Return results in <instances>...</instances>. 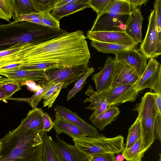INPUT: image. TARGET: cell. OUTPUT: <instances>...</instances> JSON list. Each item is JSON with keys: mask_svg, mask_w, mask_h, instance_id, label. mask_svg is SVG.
<instances>
[{"mask_svg": "<svg viewBox=\"0 0 161 161\" xmlns=\"http://www.w3.org/2000/svg\"><path fill=\"white\" fill-rule=\"evenodd\" d=\"M23 50L21 66L39 63L42 70L88 64L91 58L86 37L80 30L39 43H25Z\"/></svg>", "mask_w": 161, "mask_h": 161, "instance_id": "cell-1", "label": "cell"}, {"mask_svg": "<svg viewBox=\"0 0 161 161\" xmlns=\"http://www.w3.org/2000/svg\"><path fill=\"white\" fill-rule=\"evenodd\" d=\"M0 141V161H42L43 141L40 133L20 125Z\"/></svg>", "mask_w": 161, "mask_h": 161, "instance_id": "cell-2", "label": "cell"}, {"mask_svg": "<svg viewBox=\"0 0 161 161\" xmlns=\"http://www.w3.org/2000/svg\"><path fill=\"white\" fill-rule=\"evenodd\" d=\"M133 110L137 111L141 117V138L142 150L144 153L155 140L154 123L157 115L161 114L156 105L154 93H146L142 97L141 102L136 105Z\"/></svg>", "mask_w": 161, "mask_h": 161, "instance_id": "cell-3", "label": "cell"}, {"mask_svg": "<svg viewBox=\"0 0 161 161\" xmlns=\"http://www.w3.org/2000/svg\"><path fill=\"white\" fill-rule=\"evenodd\" d=\"M72 140L74 145L87 157L100 154H118L125 148L124 137L120 135L109 138L100 135Z\"/></svg>", "mask_w": 161, "mask_h": 161, "instance_id": "cell-4", "label": "cell"}, {"mask_svg": "<svg viewBox=\"0 0 161 161\" xmlns=\"http://www.w3.org/2000/svg\"><path fill=\"white\" fill-rule=\"evenodd\" d=\"M133 85L137 92L149 88L161 95V65L156 58L149 59L143 73Z\"/></svg>", "mask_w": 161, "mask_h": 161, "instance_id": "cell-5", "label": "cell"}, {"mask_svg": "<svg viewBox=\"0 0 161 161\" xmlns=\"http://www.w3.org/2000/svg\"><path fill=\"white\" fill-rule=\"evenodd\" d=\"M138 49L148 59L157 58L161 54V37L157 29L154 9L149 17L145 36Z\"/></svg>", "mask_w": 161, "mask_h": 161, "instance_id": "cell-6", "label": "cell"}, {"mask_svg": "<svg viewBox=\"0 0 161 161\" xmlns=\"http://www.w3.org/2000/svg\"><path fill=\"white\" fill-rule=\"evenodd\" d=\"M88 68V64H85L51 69L44 71L47 81L54 84L63 83L62 89H64L71 83L77 82L86 73Z\"/></svg>", "mask_w": 161, "mask_h": 161, "instance_id": "cell-7", "label": "cell"}, {"mask_svg": "<svg viewBox=\"0 0 161 161\" xmlns=\"http://www.w3.org/2000/svg\"><path fill=\"white\" fill-rule=\"evenodd\" d=\"M99 93L111 107L126 102L135 101L139 92L136 91L133 85L130 84L105 90Z\"/></svg>", "mask_w": 161, "mask_h": 161, "instance_id": "cell-8", "label": "cell"}, {"mask_svg": "<svg viewBox=\"0 0 161 161\" xmlns=\"http://www.w3.org/2000/svg\"><path fill=\"white\" fill-rule=\"evenodd\" d=\"M114 59V69L110 89L134 84L140 77L135 69L124 60Z\"/></svg>", "mask_w": 161, "mask_h": 161, "instance_id": "cell-9", "label": "cell"}, {"mask_svg": "<svg viewBox=\"0 0 161 161\" xmlns=\"http://www.w3.org/2000/svg\"><path fill=\"white\" fill-rule=\"evenodd\" d=\"M0 75L6 77L3 83L14 82L22 84L28 81H43L47 80L44 70L29 71L18 69L0 72Z\"/></svg>", "mask_w": 161, "mask_h": 161, "instance_id": "cell-10", "label": "cell"}, {"mask_svg": "<svg viewBox=\"0 0 161 161\" xmlns=\"http://www.w3.org/2000/svg\"><path fill=\"white\" fill-rule=\"evenodd\" d=\"M87 37L91 41L123 45H136L124 31H88Z\"/></svg>", "mask_w": 161, "mask_h": 161, "instance_id": "cell-11", "label": "cell"}, {"mask_svg": "<svg viewBox=\"0 0 161 161\" xmlns=\"http://www.w3.org/2000/svg\"><path fill=\"white\" fill-rule=\"evenodd\" d=\"M52 142L61 161H89L87 157L75 146L67 143L58 136Z\"/></svg>", "mask_w": 161, "mask_h": 161, "instance_id": "cell-12", "label": "cell"}, {"mask_svg": "<svg viewBox=\"0 0 161 161\" xmlns=\"http://www.w3.org/2000/svg\"><path fill=\"white\" fill-rule=\"evenodd\" d=\"M115 63L114 58L108 57L102 69L92 76V79L95 85L96 91L98 93L110 88Z\"/></svg>", "mask_w": 161, "mask_h": 161, "instance_id": "cell-13", "label": "cell"}, {"mask_svg": "<svg viewBox=\"0 0 161 161\" xmlns=\"http://www.w3.org/2000/svg\"><path fill=\"white\" fill-rule=\"evenodd\" d=\"M54 110L55 114L62 116L83 130L87 137H94L101 135L96 128L83 120L76 114L66 108L57 105Z\"/></svg>", "mask_w": 161, "mask_h": 161, "instance_id": "cell-14", "label": "cell"}, {"mask_svg": "<svg viewBox=\"0 0 161 161\" xmlns=\"http://www.w3.org/2000/svg\"><path fill=\"white\" fill-rule=\"evenodd\" d=\"M115 59L124 60L134 68L140 77L147 65L148 59L136 48L115 54Z\"/></svg>", "mask_w": 161, "mask_h": 161, "instance_id": "cell-15", "label": "cell"}, {"mask_svg": "<svg viewBox=\"0 0 161 161\" xmlns=\"http://www.w3.org/2000/svg\"><path fill=\"white\" fill-rule=\"evenodd\" d=\"M144 18L139 8L129 15L125 31L136 44L142 41V27Z\"/></svg>", "mask_w": 161, "mask_h": 161, "instance_id": "cell-16", "label": "cell"}, {"mask_svg": "<svg viewBox=\"0 0 161 161\" xmlns=\"http://www.w3.org/2000/svg\"><path fill=\"white\" fill-rule=\"evenodd\" d=\"M53 128L58 136L64 133L72 138L87 137L85 132L62 116L55 114Z\"/></svg>", "mask_w": 161, "mask_h": 161, "instance_id": "cell-17", "label": "cell"}, {"mask_svg": "<svg viewBox=\"0 0 161 161\" xmlns=\"http://www.w3.org/2000/svg\"><path fill=\"white\" fill-rule=\"evenodd\" d=\"M85 93L89 97L86 98L83 103L89 102L91 103L86 108L89 110H94L92 115L97 116L111 107L104 98L94 90L91 85L89 86Z\"/></svg>", "mask_w": 161, "mask_h": 161, "instance_id": "cell-18", "label": "cell"}, {"mask_svg": "<svg viewBox=\"0 0 161 161\" xmlns=\"http://www.w3.org/2000/svg\"><path fill=\"white\" fill-rule=\"evenodd\" d=\"M120 113L117 106H114L97 116L91 115L89 119L93 125L102 131L112 122L116 120Z\"/></svg>", "mask_w": 161, "mask_h": 161, "instance_id": "cell-19", "label": "cell"}, {"mask_svg": "<svg viewBox=\"0 0 161 161\" xmlns=\"http://www.w3.org/2000/svg\"><path fill=\"white\" fill-rule=\"evenodd\" d=\"M89 0H76L71 3L53 9L51 13L58 20L62 18L85 9L90 8L88 3Z\"/></svg>", "mask_w": 161, "mask_h": 161, "instance_id": "cell-20", "label": "cell"}, {"mask_svg": "<svg viewBox=\"0 0 161 161\" xmlns=\"http://www.w3.org/2000/svg\"><path fill=\"white\" fill-rule=\"evenodd\" d=\"M36 108L29 111L26 117L21 121L20 125L27 130L40 133L43 130L42 119Z\"/></svg>", "mask_w": 161, "mask_h": 161, "instance_id": "cell-21", "label": "cell"}, {"mask_svg": "<svg viewBox=\"0 0 161 161\" xmlns=\"http://www.w3.org/2000/svg\"><path fill=\"white\" fill-rule=\"evenodd\" d=\"M91 46L98 51L105 53H113L115 55L118 53L136 48L137 46L123 45L114 43L102 42L91 41Z\"/></svg>", "mask_w": 161, "mask_h": 161, "instance_id": "cell-22", "label": "cell"}, {"mask_svg": "<svg viewBox=\"0 0 161 161\" xmlns=\"http://www.w3.org/2000/svg\"><path fill=\"white\" fill-rule=\"evenodd\" d=\"M40 134L43 141L42 161H61L53 147L51 136L43 130Z\"/></svg>", "mask_w": 161, "mask_h": 161, "instance_id": "cell-23", "label": "cell"}, {"mask_svg": "<svg viewBox=\"0 0 161 161\" xmlns=\"http://www.w3.org/2000/svg\"><path fill=\"white\" fill-rule=\"evenodd\" d=\"M41 87L37 90L33 96L29 98H9L7 99L25 101L28 103L32 108L36 107L45 93L54 84L53 83L47 80L41 82Z\"/></svg>", "mask_w": 161, "mask_h": 161, "instance_id": "cell-24", "label": "cell"}, {"mask_svg": "<svg viewBox=\"0 0 161 161\" xmlns=\"http://www.w3.org/2000/svg\"><path fill=\"white\" fill-rule=\"evenodd\" d=\"M137 9V7L130 3L127 0H115L111 7L104 14L129 15Z\"/></svg>", "mask_w": 161, "mask_h": 161, "instance_id": "cell-25", "label": "cell"}, {"mask_svg": "<svg viewBox=\"0 0 161 161\" xmlns=\"http://www.w3.org/2000/svg\"><path fill=\"white\" fill-rule=\"evenodd\" d=\"M141 117L138 115L134 123L128 130L126 142L124 149L127 150L130 147L141 137Z\"/></svg>", "mask_w": 161, "mask_h": 161, "instance_id": "cell-26", "label": "cell"}, {"mask_svg": "<svg viewBox=\"0 0 161 161\" xmlns=\"http://www.w3.org/2000/svg\"><path fill=\"white\" fill-rule=\"evenodd\" d=\"M122 153L124 159L128 161H137L141 159L144 153L142 150L141 138L128 149H124Z\"/></svg>", "mask_w": 161, "mask_h": 161, "instance_id": "cell-27", "label": "cell"}, {"mask_svg": "<svg viewBox=\"0 0 161 161\" xmlns=\"http://www.w3.org/2000/svg\"><path fill=\"white\" fill-rule=\"evenodd\" d=\"M14 11L13 18L16 21L21 14L36 12L31 0H14Z\"/></svg>", "mask_w": 161, "mask_h": 161, "instance_id": "cell-28", "label": "cell"}, {"mask_svg": "<svg viewBox=\"0 0 161 161\" xmlns=\"http://www.w3.org/2000/svg\"><path fill=\"white\" fill-rule=\"evenodd\" d=\"M63 83H58L53 85L44 94L42 99L43 107L51 108L62 89Z\"/></svg>", "mask_w": 161, "mask_h": 161, "instance_id": "cell-29", "label": "cell"}, {"mask_svg": "<svg viewBox=\"0 0 161 161\" xmlns=\"http://www.w3.org/2000/svg\"><path fill=\"white\" fill-rule=\"evenodd\" d=\"M115 0H89L90 8L96 12L97 17L104 14L112 6Z\"/></svg>", "mask_w": 161, "mask_h": 161, "instance_id": "cell-30", "label": "cell"}, {"mask_svg": "<svg viewBox=\"0 0 161 161\" xmlns=\"http://www.w3.org/2000/svg\"><path fill=\"white\" fill-rule=\"evenodd\" d=\"M14 11V0H0V19L9 22Z\"/></svg>", "mask_w": 161, "mask_h": 161, "instance_id": "cell-31", "label": "cell"}, {"mask_svg": "<svg viewBox=\"0 0 161 161\" xmlns=\"http://www.w3.org/2000/svg\"><path fill=\"white\" fill-rule=\"evenodd\" d=\"M56 0H31L33 8L38 13L50 12L54 8Z\"/></svg>", "mask_w": 161, "mask_h": 161, "instance_id": "cell-32", "label": "cell"}, {"mask_svg": "<svg viewBox=\"0 0 161 161\" xmlns=\"http://www.w3.org/2000/svg\"><path fill=\"white\" fill-rule=\"evenodd\" d=\"M94 71L93 67L88 68L86 73L76 82L73 87L69 91L67 96V100H70L83 88L86 83L87 77Z\"/></svg>", "mask_w": 161, "mask_h": 161, "instance_id": "cell-33", "label": "cell"}, {"mask_svg": "<svg viewBox=\"0 0 161 161\" xmlns=\"http://www.w3.org/2000/svg\"><path fill=\"white\" fill-rule=\"evenodd\" d=\"M43 26L53 29L60 30L59 21L57 20L50 12L40 13Z\"/></svg>", "mask_w": 161, "mask_h": 161, "instance_id": "cell-34", "label": "cell"}, {"mask_svg": "<svg viewBox=\"0 0 161 161\" xmlns=\"http://www.w3.org/2000/svg\"><path fill=\"white\" fill-rule=\"evenodd\" d=\"M16 22H27L43 26L41 13L36 12L21 14Z\"/></svg>", "mask_w": 161, "mask_h": 161, "instance_id": "cell-35", "label": "cell"}, {"mask_svg": "<svg viewBox=\"0 0 161 161\" xmlns=\"http://www.w3.org/2000/svg\"><path fill=\"white\" fill-rule=\"evenodd\" d=\"M0 87L5 92L6 99L11 98L15 92L21 89L20 84L14 82H8L0 84Z\"/></svg>", "mask_w": 161, "mask_h": 161, "instance_id": "cell-36", "label": "cell"}, {"mask_svg": "<svg viewBox=\"0 0 161 161\" xmlns=\"http://www.w3.org/2000/svg\"><path fill=\"white\" fill-rule=\"evenodd\" d=\"M36 108L42 116L43 126V130L46 132H49L54 127V122L48 114L44 112L41 108L37 107Z\"/></svg>", "mask_w": 161, "mask_h": 161, "instance_id": "cell-37", "label": "cell"}, {"mask_svg": "<svg viewBox=\"0 0 161 161\" xmlns=\"http://www.w3.org/2000/svg\"><path fill=\"white\" fill-rule=\"evenodd\" d=\"M154 7L157 29L159 36L161 37V0H155Z\"/></svg>", "mask_w": 161, "mask_h": 161, "instance_id": "cell-38", "label": "cell"}, {"mask_svg": "<svg viewBox=\"0 0 161 161\" xmlns=\"http://www.w3.org/2000/svg\"><path fill=\"white\" fill-rule=\"evenodd\" d=\"M89 161H114V155L109 153L100 154L87 157Z\"/></svg>", "mask_w": 161, "mask_h": 161, "instance_id": "cell-39", "label": "cell"}, {"mask_svg": "<svg viewBox=\"0 0 161 161\" xmlns=\"http://www.w3.org/2000/svg\"><path fill=\"white\" fill-rule=\"evenodd\" d=\"M153 133L155 139L161 141V114H158L155 118L153 124Z\"/></svg>", "mask_w": 161, "mask_h": 161, "instance_id": "cell-40", "label": "cell"}, {"mask_svg": "<svg viewBox=\"0 0 161 161\" xmlns=\"http://www.w3.org/2000/svg\"><path fill=\"white\" fill-rule=\"evenodd\" d=\"M76 0H56L54 6V8H59L65 5L72 3Z\"/></svg>", "mask_w": 161, "mask_h": 161, "instance_id": "cell-41", "label": "cell"}, {"mask_svg": "<svg viewBox=\"0 0 161 161\" xmlns=\"http://www.w3.org/2000/svg\"><path fill=\"white\" fill-rule=\"evenodd\" d=\"M127 1L130 3L137 7L142 5H145L148 0H127Z\"/></svg>", "mask_w": 161, "mask_h": 161, "instance_id": "cell-42", "label": "cell"}, {"mask_svg": "<svg viewBox=\"0 0 161 161\" xmlns=\"http://www.w3.org/2000/svg\"><path fill=\"white\" fill-rule=\"evenodd\" d=\"M154 94L156 105L159 111L161 112V95L155 93Z\"/></svg>", "mask_w": 161, "mask_h": 161, "instance_id": "cell-43", "label": "cell"}, {"mask_svg": "<svg viewBox=\"0 0 161 161\" xmlns=\"http://www.w3.org/2000/svg\"><path fill=\"white\" fill-rule=\"evenodd\" d=\"M7 98V96L4 91L0 87V100Z\"/></svg>", "mask_w": 161, "mask_h": 161, "instance_id": "cell-44", "label": "cell"}, {"mask_svg": "<svg viewBox=\"0 0 161 161\" xmlns=\"http://www.w3.org/2000/svg\"><path fill=\"white\" fill-rule=\"evenodd\" d=\"M124 158L122 154H118L116 157L115 160L119 161H123Z\"/></svg>", "mask_w": 161, "mask_h": 161, "instance_id": "cell-45", "label": "cell"}, {"mask_svg": "<svg viewBox=\"0 0 161 161\" xmlns=\"http://www.w3.org/2000/svg\"><path fill=\"white\" fill-rule=\"evenodd\" d=\"M2 149V142L0 141V158H1V156H0V152L1 151V150Z\"/></svg>", "mask_w": 161, "mask_h": 161, "instance_id": "cell-46", "label": "cell"}, {"mask_svg": "<svg viewBox=\"0 0 161 161\" xmlns=\"http://www.w3.org/2000/svg\"><path fill=\"white\" fill-rule=\"evenodd\" d=\"M159 157L158 161H161V154L160 153L159 154Z\"/></svg>", "mask_w": 161, "mask_h": 161, "instance_id": "cell-47", "label": "cell"}, {"mask_svg": "<svg viewBox=\"0 0 161 161\" xmlns=\"http://www.w3.org/2000/svg\"><path fill=\"white\" fill-rule=\"evenodd\" d=\"M137 161H142V159H140Z\"/></svg>", "mask_w": 161, "mask_h": 161, "instance_id": "cell-48", "label": "cell"}, {"mask_svg": "<svg viewBox=\"0 0 161 161\" xmlns=\"http://www.w3.org/2000/svg\"><path fill=\"white\" fill-rule=\"evenodd\" d=\"M114 161H118V160H115Z\"/></svg>", "mask_w": 161, "mask_h": 161, "instance_id": "cell-49", "label": "cell"}]
</instances>
